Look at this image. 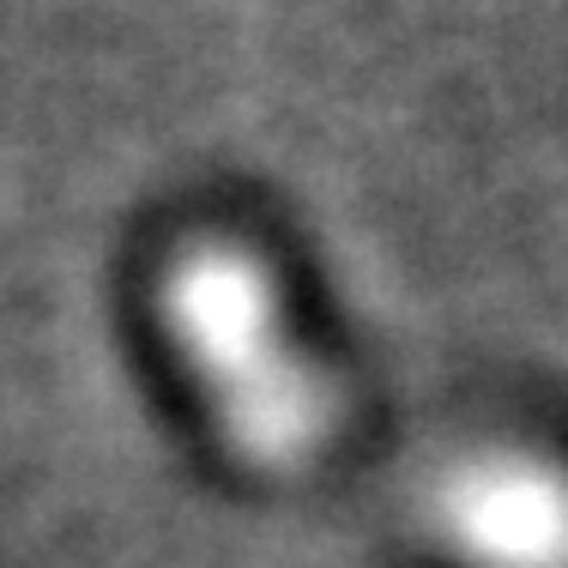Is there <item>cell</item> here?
<instances>
[{
	"label": "cell",
	"mask_w": 568,
	"mask_h": 568,
	"mask_svg": "<svg viewBox=\"0 0 568 568\" xmlns=\"http://www.w3.org/2000/svg\"><path fill=\"white\" fill-rule=\"evenodd\" d=\"M278 278L242 242L200 236L158 278L164 321L212 429L254 471H303L339 429L333 382L291 333Z\"/></svg>",
	"instance_id": "obj_1"
},
{
	"label": "cell",
	"mask_w": 568,
	"mask_h": 568,
	"mask_svg": "<svg viewBox=\"0 0 568 568\" xmlns=\"http://www.w3.org/2000/svg\"><path fill=\"white\" fill-rule=\"evenodd\" d=\"M429 532L466 568H568V466L532 448H466L429 478Z\"/></svg>",
	"instance_id": "obj_2"
}]
</instances>
